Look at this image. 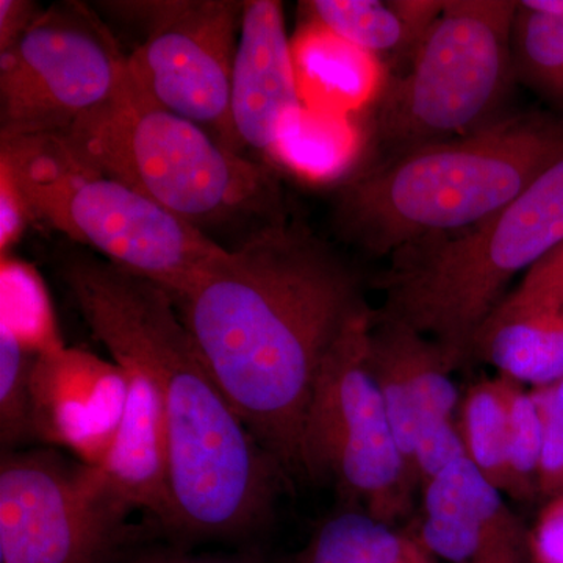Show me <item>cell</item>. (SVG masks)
Masks as SVG:
<instances>
[{"mask_svg": "<svg viewBox=\"0 0 563 563\" xmlns=\"http://www.w3.org/2000/svg\"><path fill=\"white\" fill-rule=\"evenodd\" d=\"M559 107H561V109H563V98H562L561 103H559Z\"/></svg>", "mask_w": 563, "mask_h": 563, "instance_id": "35", "label": "cell"}, {"mask_svg": "<svg viewBox=\"0 0 563 563\" xmlns=\"http://www.w3.org/2000/svg\"><path fill=\"white\" fill-rule=\"evenodd\" d=\"M515 384L503 374L479 380L463 396L457 413L459 432L470 461L488 483L509 496L510 404Z\"/></svg>", "mask_w": 563, "mask_h": 563, "instance_id": "19", "label": "cell"}, {"mask_svg": "<svg viewBox=\"0 0 563 563\" xmlns=\"http://www.w3.org/2000/svg\"><path fill=\"white\" fill-rule=\"evenodd\" d=\"M303 109L284 7L277 0H244L231 84V124L240 151L274 155Z\"/></svg>", "mask_w": 563, "mask_h": 563, "instance_id": "14", "label": "cell"}, {"mask_svg": "<svg viewBox=\"0 0 563 563\" xmlns=\"http://www.w3.org/2000/svg\"><path fill=\"white\" fill-rule=\"evenodd\" d=\"M124 398V376L117 363L66 347L36 357V437L69 444L90 465L99 466L106 457Z\"/></svg>", "mask_w": 563, "mask_h": 563, "instance_id": "15", "label": "cell"}, {"mask_svg": "<svg viewBox=\"0 0 563 563\" xmlns=\"http://www.w3.org/2000/svg\"><path fill=\"white\" fill-rule=\"evenodd\" d=\"M473 357L492 363L515 383L548 387L563 379V312H493Z\"/></svg>", "mask_w": 563, "mask_h": 563, "instance_id": "17", "label": "cell"}, {"mask_svg": "<svg viewBox=\"0 0 563 563\" xmlns=\"http://www.w3.org/2000/svg\"><path fill=\"white\" fill-rule=\"evenodd\" d=\"M521 2L531 9L547 11V13L563 18V0H521Z\"/></svg>", "mask_w": 563, "mask_h": 563, "instance_id": "33", "label": "cell"}, {"mask_svg": "<svg viewBox=\"0 0 563 563\" xmlns=\"http://www.w3.org/2000/svg\"><path fill=\"white\" fill-rule=\"evenodd\" d=\"M369 366L415 485L424 487L451 463L468 457L457 428L454 369L435 343L373 310Z\"/></svg>", "mask_w": 563, "mask_h": 563, "instance_id": "12", "label": "cell"}, {"mask_svg": "<svg viewBox=\"0 0 563 563\" xmlns=\"http://www.w3.org/2000/svg\"><path fill=\"white\" fill-rule=\"evenodd\" d=\"M31 221L27 203L5 166H0V251L9 252Z\"/></svg>", "mask_w": 563, "mask_h": 563, "instance_id": "29", "label": "cell"}, {"mask_svg": "<svg viewBox=\"0 0 563 563\" xmlns=\"http://www.w3.org/2000/svg\"><path fill=\"white\" fill-rule=\"evenodd\" d=\"M373 309L346 325L324 361L303 418L302 474L333 479L343 498L391 526L410 510L413 484L369 366Z\"/></svg>", "mask_w": 563, "mask_h": 563, "instance_id": "8", "label": "cell"}, {"mask_svg": "<svg viewBox=\"0 0 563 563\" xmlns=\"http://www.w3.org/2000/svg\"><path fill=\"white\" fill-rule=\"evenodd\" d=\"M125 398L120 424L99 468L133 510H144L169 532L173 521L169 444L161 398L154 385L120 366Z\"/></svg>", "mask_w": 563, "mask_h": 563, "instance_id": "16", "label": "cell"}, {"mask_svg": "<svg viewBox=\"0 0 563 563\" xmlns=\"http://www.w3.org/2000/svg\"><path fill=\"white\" fill-rule=\"evenodd\" d=\"M0 324H5L32 354L63 350L46 287L27 263L3 255L0 265Z\"/></svg>", "mask_w": 563, "mask_h": 563, "instance_id": "22", "label": "cell"}, {"mask_svg": "<svg viewBox=\"0 0 563 563\" xmlns=\"http://www.w3.org/2000/svg\"><path fill=\"white\" fill-rule=\"evenodd\" d=\"M0 143V166L16 181L31 220L161 285L174 299L228 254L206 232L81 162L57 135Z\"/></svg>", "mask_w": 563, "mask_h": 563, "instance_id": "6", "label": "cell"}, {"mask_svg": "<svg viewBox=\"0 0 563 563\" xmlns=\"http://www.w3.org/2000/svg\"><path fill=\"white\" fill-rule=\"evenodd\" d=\"M543 424L533 393L515 384L510 404L509 468L512 498L528 501L539 495V470L542 459Z\"/></svg>", "mask_w": 563, "mask_h": 563, "instance_id": "26", "label": "cell"}, {"mask_svg": "<svg viewBox=\"0 0 563 563\" xmlns=\"http://www.w3.org/2000/svg\"><path fill=\"white\" fill-rule=\"evenodd\" d=\"M43 11L29 0H0V51L27 31Z\"/></svg>", "mask_w": 563, "mask_h": 563, "instance_id": "31", "label": "cell"}, {"mask_svg": "<svg viewBox=\"0 0 563 563\" xmlns=\"http://www.w3.org/2000/svg\"><path fill=\"white\" fill-rule=\"evenodd\" d=\"M129 504L99 466L52 448L3 450L0 563H107L131 528Z\"/></svg>", "mask_w": 563, "mask_h": 563, "instance_id": "10", "label": "cell"}, {"mask_svg": "<svg viewBox=\"0 0 563 563\" xmlns=\"http://www.w3.org/2000/svg\"><path fill=\"white\" fill-rule=\"evenodd\" d=\"M515 0H446L410 54L406 73L384 85L366 122L368 168L479 131L504 117L515 77Z\"/></svg>", "mask_w": 563, "mask_h": 563, "instance_id": "7", "label": "cell"}, {"mask_svg": "<svg viewBox=\"0 0 563 563\" xmlns=\"http://www.w3.org/2000/svg\"><path fill=\"white\" fill-rule=\"evenodd\" d=\"M495 312H563V242L525 274Z\"/></svg>", "mask_w": 563, "mask_h": 563, "instance_id": "27", "label": "cell"}, {"mask_svg": "<svg viewBox=\"0 0 563 563\" xmlns=\"http://www.w3.org/2000/svg\"><path fill=\"white\" fill-rule=\"evenodd\" d=\"M415 540L448 563H532L529 532L468 457L424 487Z\"/></svg>", "mask_w": 563, "mask_h": 563, "instance_id": "13", "label": "cell"}, {"mask_svg": "<svg viewBox=\"0 0 563 563\" xmlns=\"http://www.w3.org/2000/svg\"><path fill=\"white\" fill-rule=\"evenodd\" d=\"M303 5L314 27L366 54H412L443 2L313 0Z\"/></svg>", "mask_w": 563, "mask_h": 563, "instance_id": "18", "label": "cell"}, {"mask_svg": "<svg viewBox=\"0 0 563 563\" xmlns=\"http://www.w3.org/2000/svg\"><path fill=\"white\" fill-rule=\"evenodd\" d=\"M361 54L366 52L313 25V31L299 41L298 49L292 47L296 77L309 80L299 87L301 98L309 90L329 110L332 106L358 101L368 87L366 77L369 76L365 62L358 58Z\"/></svg>", "mask_w": 563, "mask_h": 563, "instance_id": "21", "label": "cell"}, {"mask_svg": "<svg viewBox=\"0 0 563 563\" xmlns=\"http://www.w3.org/2000/svg\"><path fill=\"white\" fill-rule=\"evenodd\" d=\"M107 7L141 22L146 32L129 55V77L136 90L242 152L232 132L231 84L243 0H152Z\"/></svg>", "mask_w": 563, "mask_h": 563, "instance_id": "11", "label": "cell"}, {"mask_svg": "<svg viewBox=\"0 0 563 563\" xmlns=\"http://www.w3.org/2000/svg\"><path fill=\"white\" fill-rule=\"evenodd\" d=\"M415 539V537H413ZM402 563H433L432 555L415 540L412 551L407 555L406 561Z\"/></svg>", "mask_w": 563, "mask_h": 563, "instance_id": "34", "label": "cell"}, {"mask_svg": "<svg viewBox=\"0 0 563 563\" xmlns=\"http://www.w3.org/2000/svg\"><path fill=\"white\" fill-rule=\"evenodd\" d=\"M352 155L351 132L328 111L303 109L285 129L273 157L310 177L332 176Z\"/></svg>", "mask_w": 563, "mask_h": 563, "instance_id": "24", "label": "cell"}, {"mask_svg": "<svg viewBox=\"0 0 563 563\" xmlns=\"http://www.w3.org/2000/svg\"><path fill=\"white\" fill-rule=\"evenodd\" d=\"M532 393L543 424L539 493L550 499L563 498V379Z\"/></svg>", "mask_w": 563, "mask_h": 563, "instance_id": "28", "label": "cell"}, {"mask_svg": "<svg viewBox=\"0 0 563 563\" xmlns=\"http://www.w3.org/2000/svg\"><path fill=\"white\" fill-rule=\"evenodd\" d=\"M107 563H250L243 559L211 558V555H185L179 553H147L125 559L122 554Z\"/></svg>", "mask_w": 563, "mask_h": 563, "instance_id": "32", "label": "cell"}, {"mask_svg": "<svg viewBox=\"0 0 563 563\" xmlns=\"http://www.w3.org/2000/svg\"><path fill=\"white\" fill-rule=\"evenodd\" d=\"M60 276L92 336L118 366L143 374L161 398L169 533L235 539L268 523L287 474L214 383L172 292L88 252L69 254Z\"/></svg>", "mask_w": 563, "mask_h": 563, "instance_id": "2", "label": "cell"}, {"mask_svg": "<svg viewBox=\"0 0 563 563\" xmlns=\"http://www.w3.org/2000/svg\"><path fill=\"white\" fill-rule=\"evenodd\" d=\"M563 158V117L506 113L479 131L355 169L333 202L343 242L374 257L476 228Z\"/></svg>", "mask_w": 563, "mask_h": 563, "instance_id": "3", "label": "cell"}, {"mask_svg": "<svg viewBox=\"0 0 563 563\" xmlns=\"http://www.w3.org/2000/svg\"><path fill=\"white\" fill-rule=\"evenodd\" d=\"M57 136L81 162L199 231L240 222L257 231L290 217L279 177L268 165L151 102L131 77L110 102Z\"/></svg>", "mask_w": 563, "mask_h": 563, "instance_id": "4", "label": "cell"}, {"mask_svg": "<svg viewBox=\"0 0 563 563\" xmlns=\"http://www.w3.org/2000/svg\"><path fill=\"white\" fill-rule=\"evenodd\" d=\"M38 355L0 324V440L3 450L36 437L33 372Z\"/></svg>", "mask_w": 563, "mask_h": 563, "instance_id": "25", "label": "cell"}, {"mask_svg": "<svg viewBox=\"0 0 563 563\" xmlns=\"http://www.w3.org/2000/svg\"><path fill=\"white\" fill-rule=\"evenodd\" d=\"M207 369L284 473H302L301 433L322 361L368 309L357 269L301 221L250 232L176 299Z\"/></svg>", "mask_w": 563, "mask_h": 563, "instance_id": "1", "label": "cell"}, {"mask_svg": "<svg viewBox=\"0 0 563 563\" xmlns=\"http://www.w3.org/2000/svg\"><path fill=\"white\" fill-rule=\"evenodd\" d=\"M512 60L517 79L559 106L563 98V18L518 2Z\"/></svg>", "mask_w": 563, "mask_h": 563, "instance_id": "23", "label": "cell"}, {"mask_svg": "<svg viewBox=\"0 0 563 563\" xmlns=\"http://www.w3.org/2000/svg\"><path fill=\"white\" fill-rule=\"evenodd\" d=\"M415 539L362 509L332 515L290 563H402Z\"/></svg>", "mask_w": 563, "mask_h": 563, "instance_id": "20", "label": "cell"}, {"mask_svg": "<svg viewBox=\"0 0 563 563\" xmlns=\"http://www.w3.org/2000/svg\"><path fill=\"white\" fill-rule=\"evenodd\" d=\"M532 563H563V498L551 499L529 532Z\"/></svg>", "mask_w": 563, "mask_h": 563, "instance_id": "30", "label": "cell"}, {"mask_svg": "<svg viewBox=\"0 0 563 563\" xmlns=\"http://www.w3.org/2000/svg\"><path fill=\"white\" fill-rule=\"evenodd\" d=\"M562 242L563 158L476 228L393 254L377 282L385 292L377 312L431 340L459 368L510 282Z\"/></svg>", "mask_w": 563, "mask_h": 563, "instance_id": "5", "label": "cell"}, {"mask_svg": "<svg viewBox=\"0 0 563 563\" xmlns=\"http://www.w3.org/2000/svg\"><path fill=\"white\" fill-rule=\"evenodd\" d=\"M128 79L129 55L95 11L52 5L0 51V141L69 131Z\"/></svg>", "mask_w": 563, "mask_h": 563, "instance_id": "9", "label": "cell"}]
</instances>
